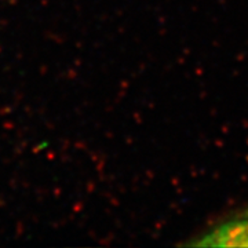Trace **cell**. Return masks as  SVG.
<instances>
[{
    "mask_svg": "<svg viewBox=\"0 0 248 248\" xmlns=\"http://www.w3.org/2000/svg\"><path fill=\"white\" fill-rule=\"evenodd\" d=\"M184 246L248 247V203L207 223Z\"/></svg>",
    "mask_w": 248,
    "mask_h": 248,
    "instance_id": "6da1fadb",
    "label": "cell"
}]
</instances>
